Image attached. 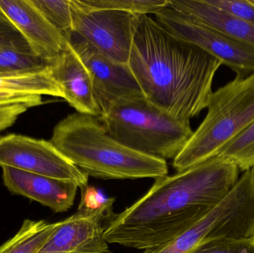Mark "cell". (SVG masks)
<instances>
[{"label": "cell", "mask_w": 254, "mask_h": 253, "mask_svg": "<svg viewBox=\"0 0 254 253\" xmlns=\"http://www.w3.org/2000/svg\"><path fill=\"white\" fill-rule=\"evenodd\" d=\"M234 163L213 157L173 175L157 178L149 191L119 214H113L104 230L108 244L149 249L188 231L238 182Z\"/></svg>", "instance_id": "1"}, {"label": "cell", "mask_w": 254, "mask_h": 253, "mask_svg": "<svg viewBox=\"0 0 254 253\" xmlns=\"http://www.w3.org/2000/svg\"><path fill=\"white\" fill-rule=\"evenodd\" d=\"M222 65L149 15L140 16L128 67L146 101L175 120L190 123V119L207 108Z\"/></svg>", "instance_id": "2"}, {"label": "cell", "mask_w": 254, "mask_h": 253, "mask_svg": "<svg viewBox=\"0 0 254 253\" xmlns=\"http://www.w3.org/2000/svg\"><path fill=\"white\" fill-rule=\"evenodd\" d=\"M50 141L89 177L155 180L168 175L166 160L125 147L107 133L99 117L69 114L54 128Z\"/></svg>", "instance_id": "3"}, {"label": "cell", "mask_w": 254, "mask_h": 253, "mask_svg": "<svg viewBox=\"0 0 254 253\" xmlns=\"http://www.w3.org/2000/svg\"><path fill=\"white\" fill-rule=\"evenodd\" d=\"M207 113L182 151L173 159L176 172L216 157L254 121V72L237 77L213 92Z\"/></svg>", "instance_id": "4"}, {"label": "cell", "mask_w": 254, "mask_h": 253, "mask_svg": "<svg viewBox=\"0 0 254 253\" xmlns=\"http://www.w3.org/2000/svg\"><path fill=\"white\" fill-rule=\"evenodd\" d=\"M99 118L107 133L125 147L164 160L174 159L194 132L190 123L175 120L146 98L113 103Z\"/></svg>", "instance_id": "5"}, {"label": "cell", "mask_w": 254, "mask_h": 253, "mask_svg": "<svg viewBox=\"0 0 254 253\" xmlns=\"http://www.w3.org/2000/svg\"><path fill=\"white\" fill-rule=\"evenodd\" d=\"M254 236V187L239 180L228 196L188 231L140 253H192L202 244Z\"/></svg>", "instance_id": "6"}, {"label": "cell", "mask_w": 254, "mask_h": 253, "mask_svg": "<svg viewBox=\"0 0 254 253\" xmlns=\"http://www.w3.org/2000/svg\"><path fill=\"white\" fill-rule=\"evenodd\" d=\"M77 212L56 227L37 253H113L104 230L113 216L116 199H106L96 189H81Z\"/></svg>", "instance_id": "7"}, {"label": "cell", "mask_w": 254, "mask_h": 253, "mask_svg": "<svg viewBox=\"0 0 254 253\" xmlns=\"http://www.w3.org/2000/svg\"><path fill=\"white\" fill-rule=\"evenodd\" d=\"M169 32L202 49L231 68L237 77L254 72V50L210 25L168 5L154 13Z\"/></svg>", "instance_id": "8"}, {"label": "cell", "mask_w": 254, "mask_h": 253, "mask_svg": "<svg viewBox=\"0 0 254 253\" xmlns=\"http://www.w3.org/2000/svg\"><path fill=\"white\" fill-rule=\"evenodd\" d=\"M73 32L98 51L119 63L128 65L140 16L115 10H96L80 0H70Z\"/></svg>", "instance_id": "9"}, {"label": "cell", "mask_w": 254, "mask_h": 253, "mask_svg": "<svg viewBox=\"0 0 254 253\" xmlns=\"http://www.w3.org/2000/svg\"><path fill=\"white\" fill-rule=\"evenodd\" d=\"M0 166L88 186L89 176L62 154L50 141L10 134L0 137Z\"/></svg>", "instance_id": "10"}, {"label": "cell", "mask_w": 254, "mask_h": 253, "mask_svg": "<svg viewBox=\"0 0 254 253\" xmlns=\"http://www.w3.org/2000/svg\"><path fill=\"white\" fill-rule=\"evenodd\" d=\"M65 37L90 74L102 111L119 101L145 98L128 65L107 57L74 32Z\"/></svg>", "instance_id": "11"}, {"label": "cell", "mask_w": 254, "mask_h": 253, "mask_svg": "<svg viewBox=\"0 0 254 253\" xmlns=\"http://www.w3.org/2000/svg\"><path fill=\"white\" fill-rule=\"evenodd\" d=\"M0 15L22 36L31 51L50 62L66 47L68 40L31 0H0Z\"/></svg>", "instance_id": "12"}, {"label": "cell", "mask_w": 254, "mask_h": 253, "mask_svg": "<svg viewBox=\"0 0 254 253\" xmlns=\"http://www.w3.org/2000/svg\"><path fill=\"white\" fill-rule=\"evenodd\" d=\"M48 67L64 93V99L77 113L101 117L102 110L95 95L92 77L69 42L61 53L49 62Z\"/></svg>", "instance_id": "13"}, {"label": "cell", "mask_w": 254, "mask_h": 253, "mask_svg": "<svg viewBox=\"0 0 254 253\" xmlns=\"http://www.w3.org/2000/svg\"><path fill=\"white\" fill-rule=\"evenodd\" d=\"M4 186L13 194L35 201L55 212H65L74 205L79 187L67 181L2 167Z\"/></svg>", "instance_id": "14"}, {"label": "cell", "mask_w": 254, "mask_h": 253, "mask_svg": "<svg viewBox=\"0 0 254 253\" xmlns=\"http://www.w3.org/2000/svg\"><path fill=\"white\" fill-rule=\"evenodd\" d=\"M169 6L225 33L254 50V23L232 17L205 0H169Z\"/></svg>", "instance_id": "15"}, {"label": "cell", "mask_w": 254, "mask_h": 253, "mask_svg": "<svg viewBox=\"0 0 254 253\" xmlns=\"http://www.w3.org/2000/svg\"><path fill=\"white\" fill-rule=\"evenodd\" d=\"M0 93L48 95L64 98V93L47 69L37 72L0 73Z\"/></svg>", "instance_id": "16"}, {"label": "cell", "mask_w": 254, "mask_h": 253, "mask_svg": "<svg viewBox=\"0 0 254 253\" xmlns=\"http://www.w3.org/2000/svg\"><path fill=\"white\" fill-rule=\"evenodd\" d=\"M56 225L46 221L25 220L16 235L0 245V253H37Z\"/></svg>", "instance_id": "17"}, {"label": "cell", "mask_w": 254, "mask_h": 253, "mask_svg": "<svg viewBox=\"0 0 254 253\" xmlns=\"http://www.w3.org/2000/svg\"><path fill=\"white\" fill-rule=\"evenodd\" d=\"M49 62L34 54L30 49H0V73L21 74L47 69Z\"/></svg>", "instance_id": "18"}, {"label": "cell", "mask_w": 254, "mask_h": 253, "mask_svg": "<svg viewBox=\"0 0 254 253\" xmlns=\"http://www.w3.org/2000/svg\"><path fill=\"white\" fill-rule=\"evenodd\" d=\"M216 157L235 164L240 171L254 167V121L244 132L227 144Z\"/></svg>", "instance_id": "19"}, {"label": "cell", "mask_w": 254, "mask_h": 253, "mask_svg": "<svg viewBox=\"0 0 254 253\" xmlns=\"http://www.w3.org/2000/svg\"><path fill=\"white\" fill-rule=\"evenodd\" d=\"M86 7L96 10H115L143 16L169 4V0H80Z\"/></svg>", "instance_id": "20"}, {"label": "cell", "mask_w": 254, "mask_h": 253, "mask_svg": "<svg viewBox=\"0 0 254 253\" xmlns=\"http://www.w3.org/2000/svg\"><path fill=\"white\" fill-rule=\"evenodd\" d=\"M46 19L66 36L73 32L70 0H31Z\"/></svg>", "instance_id": "21"}, {"label": "cell", "mask_w": 254, "mask_h": 253, "mask_svg": "<svg viewBox=\"0 0 254 253\" xmlns=\"http://www.w3.org/2000/svg\"><path fill=\"white\" fill-rule=\"evenodd\" d=\"M192 253H254V236L216 239L202 244Z\"/></svg>", "instance_id": "22"}, {"label": "cell", "mask_w": 254, "mask_h": 253, "mask_svg": "<svg viewBox=\"0 0 254 253\" xmlns=\"http://www.w3.org/2000/svg\"><path fill=\"white\" fill-rule=\"evenodd\" d=\"M206 2L236 19L254 23V5L249 0H205Z\"/></svg>", "instance_id": "23"}, {"label": "cell", "mask_w": 254, "mask_h": 253, "mask_svg": "<svg viewBox=\"0 0 254 253\" xmlns=\"http://www.w3.org/2000/svg\"><path fill=\"white\" fill-rule=\"evenodd\" d=\"M4 48L30 49L20 34L0 15V49Z\"/></svg>", "instance_id": "24"}, {"label": "cell", "mask_w": 254, "mask_h": 253, "mask_svg": "<svg viewBox=\"0 0 254 253\" xmlns=\"http://www.w3.org/2000/svg\"><path fill=\"white\" fill-rule=\"evenodd\" d=\"M30 108L32 107L27 104H13L0 106V132L13 126L19 116Z\"/></svg>", "instance_id": "25"}, {"label": "cell", "mask_w": 254, "mask_h": 253, "mask_svg": "<svg viewBox=\"0 0 254 253\" xmlns=\"http://www.w3.org/2000/svg\"><path fill=\"white\" fill-rule=\"evenodd\" d=\"M44 103L40 95H20V94L0 93V106L13 104H27L31 107Z\"/></svg>", "instance_id": "26"}, {"label": "cell", "mask_w": 254, "mask_h": 253, "mask_svg": "<svg viewBox=\"0 0 254 253\" xmlns=\"http://www.w3.org/2000/svg\"><path fill=\"white\" fill-rule=\"evenodd\" d=\"M249 1H250V2L254 5V0H249Z\"/></svg>", "instance_id": "27"}]
</instances>
